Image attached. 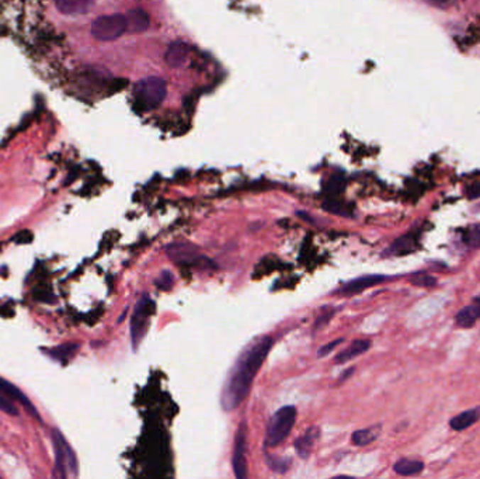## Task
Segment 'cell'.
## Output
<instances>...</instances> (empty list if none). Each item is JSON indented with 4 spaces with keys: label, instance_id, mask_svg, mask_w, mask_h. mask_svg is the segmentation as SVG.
Masks as SVG:
<instances>
[{
    "label": "cell",
    "instance_id": "6da1fadb",
    "mask_svg": "<svg viewBox=\"0 0 480 479\" xmlns=\"http://www.w3.org/2000/svg\"><path fill=\"white\" fill-rule=\"evenodd\" d=\"M273 343L271 336H260L240 352L228 372L221 394V405L225 412L235 411L249 397L254 378L267 359Z\"/></svg>",
    "mask_w": 480,
    "mask_h": 479
},
{
    "label": "cell",
    "instance_id": "7a4b0ae2",
    "mask_svg": "<svg viewBox=\"0 0 480 479\" xmlns=\"http://www.w3.org/2000/svg\"><path fill=\"white\" fill-rule=\"evenodd\" d=\"M297 408L293 405H287L280 408L271 418L267 424V433L264 446L266 448H274L280 446L291 433L294 429V424L297 421Z\"/></svg>",
    "mask_w": 480,
    "mask_h": 479
},
{
    "label": "cell",
    "instance_id": "3957f363",
    "mask_svg": "<svg viewBox=\"0 0 480 479\" xmlns=\"http://www.w3.org/2000/svg\"><path fill=\"white\" fill-rule=\"evenodd\" d=\"M155 311H156V303L149 296H142L139 300L136 301L132 316H131V322H129L131 343H132L133 350H138V348L143 342L149 330L151 319L155 315Z\"/></svg>",
    "mask_w": 480,
    "mask_h": 479
},
{
    "label": "cell",
    "instance_id": "277c9868",
    "mask_svg": "<svg viewBox=\"0 0 480 479\" xmlns=\"http://www.w3.org/2000/svg\"><path fill=\"white\" fill-rule=\"evenodd\" d=\"M53 446L55 451V471L54 475L57 478H67V477H76L79 473V463L76 458L75 451L66 441V438L62 436L58 429L53 430L51 434Z\"/></svg>",
    "mask_w": 480,
    "mask_h": 479
},
{
    "label": "cell",
    "instance_id": "5b68a950",
    "mask_svg": "<svg viewBox=\"0 0 480 479\" xmlns=\"http://www.w3.org/2000/svg\"><path fill=\"white\" fill-rule=\"evenodd\" d=\"M135 100L143 110L158 107L166 97V83L160 77H146L136 83Z\"/></svg>",
    "mask_w": 480,
    "mask_h": 479
},
{
    "label": "cell",
    "instance_id": "8992f818",
    "mask_svg": "<svg viewBox=\"0 0 480 479\" xmlns=\"http://www.w3.org/2000/svg\"><path fill=\"white\" fill-rule=\"evenodd\" d=\"M126 31V18L122 14H110L96 18L92 24V36L99 41H114Z\"/></svg>",
    "mask_w": 480,
    "mask_h": 479
},
{
    "label": "cell",
    "instance_id": "52a82bcc",
    "mask_svg": "<svg viewBox=\"0 0 480 479\" xmlns=\"http://www.w3.org/2000/svg\"><path fill=\"white\" fill-rule=\"evenodd\" d=\"M246 436H247V426L246 421H241L238 427L235 436V447H234V473L238 479H244L247 477V464H246Z\"/></svg>",
    "mask_w": 480,
    "mask_h": 479
},
{
    "label": "cell",
    "instance_id": "ba28073f",
    "mask_svg": "<svg viewBox=\"0 0 480 479\" xmlns=\"http://www.w3.org/2000/svg\"><path fill=\"white\" fill-rule=\"evenodd\" d=\"M420 231L412 230L406 235L393 240L391 246L383 252V256H406L420 249Z\"/></svg>",
    "mask_w": 480,
    "mask_h": 479
},
{
    "label": "cell",
    "instance_id": "9c48e42d",
    "mask_svg": "<svg viewBox=\"0 0 480 479\" xmlns=\"http://www.w3.org/2000/svg\"><path fill=\"white\" fill-rule=\"evenodd\" d=\"M198 249L191 244V243H170L166 246V253L170 257V260H173L178 264H185V263H198V262H204L208 257H204L201 254L197 253Z\"/></svg>",
    "mask_w": 480,
    "mask_h": 479
},
{
    "label": "cell",
    "instance_id": "30bf717a",
    "mask_svg": "<svg viewBox=\"0 0 480 479\" xmlns=\"http://www.w3.org/2000/svg\"><path fill=\"white\" fill-rule=\"evenodd\" d=\"M386 280V276L383 274H368V276H361L354 280H350L349 283H346L340 290L339 294L342 297H353L361 294L362 291L375 287L381 283H383Z\"/></svg>",
    "mask_w": 480,
    "mask_h": 479
},
{
    "label": "cell",
    "instance_id": "8fae6325",
    "mask_svg": "<svg viewBox=\"0 0 480 479\" xmlns=\"http://www.w3.org/2000/svg\"><path fill=\"white\" fill-rule=\"evenodd\" d=\"M320 437V427L319 426H310L305 430V433L295 440V451L302 460L309 458V456L313 451V447L316 441Z\"/></svg>",
    "mask_w": 480,
    "mask_h": 479
},
{
    "label": "cell",
    "instance_id": "7c38bea8",
    "mask_svg": "<svg viewBox=\"0 0 480 479\" xmlns=\"http://www.w3.org/2000/svg\"><path fill=\"white\" fill-rule=\"evenodd\" d=\"M0 392H3V394H6L7 397H10L14 402L21 404V405L24 407V409H26L31 416L40 419L36 407L28 401V398H27V397H26L16 385H13L11 382L6 381V380L1 378V377H0Z\"/></svg>",
    "mask_w": 480,
    "mask_h": 479
},
{
    "label": "cell",
    "instance_id": "4fadbf2b",
    "mask_svg": "<svg viewBox=\"0 0 480 479\" xmlns=\"http://www.w3.org/2000/svg\"><path fill=\"white\" fill-rule=\"evenodd\" d=\"M57 9L66 16L86 14L94 6V0H55Z\"/></svg>",
    "mask_w": 480,
    "mask_h": 479
},
{
    "label": "cell",
    "instance_id": "5bb4252c",
    "mask_svg": "<svg viewBox=\"0 0 480 479\" xmlns=\"http://www.w3.org/2000/svg\"><path fill=\"white\" fill-rule=\"evenodd\" d=\"M479 319L480 305L476 302L472 303V305L464 306L455 315V323H457L458 328H462V329L474 328Z\"/></svg>",
    "mask_w": 480,
    "mask_h": 479
},
{
    "label": "cell",
    "instance_id": "9a60e30c",
    "mask_svg": "<svg viewBox=\"0 0 480 479\" xmlns=\"http://www.w3.org/2000/svg\"><path fill=\"white\" fill-rule=\"evenodd\" d=\"M190 45L182 43V41H176L170 44V47L166 51V62L172 68H180L184 66V63L190 57Z\"/></svg>",
    "mask_w": 480,
    "mask_h": 479
},
{
    "label": "cell",
    "instance_id": "2e32d148",
    "mask_svg": "<svg viewBox=\"0 0 480 479\" xmlns=\"http://www.w3.org/2000/svg\"><path fill=\"white\" fill-rule=\"evenodd\" d=\"M369 349H371V340H364V339L354 340L347 349H344L343 352H340L336 356L334 362L336 364H346L351 360L357 359L361 355L366 353Z\"/></svg>",
    "mask_w": 480,
    "mask_h": 479
},
{
    "label": "cell",
    "instance_id": "e0dca14e",
    "mask_svg": "<svg viewBox=\"0 0 480 479\" xmlns=\"http://www.w3.org/2000/svg\"><path fill=\"white\" fill-rule=\"evenodd\" d=\"M479 419L480 407H476V408H472V409H467V411L461 412L459 415L454 416L452 419L449 420V427L454 431H464V430L469 429L471 426H474Z\"/></svg>",
    "mask_w": 480,
    "mask_h": 479
},
{
    "label": "cell",
    "instance_id": "ac0fdd59",
    "mask_svg": "<svg viewBox=\"0 0 480 479\" xmlns=\"http://www.w3.org/2000/svg\"><path fill=\"white\" fill-rule=\"evenodd\" d=\"M381 433H382V424L381 423L373 424V426L366 427V429L356 430L351 436V443L357 447H365V446L373 443L375 440H378Z\"/></svg>",
    "mask_w": 480,
    "mask_h": 479
},
{
    "label": "cell",
    "instance_id": "d6986e66",
    "mask_svg": "<svg viewBox=\"0 0 480 479\" xmlns=\"http://www.w3.org/2000/svg\"><path fill=\"white\" fill-rule=\"evenodd\" d=\"M126 18V31L128 33H142L149 27V16L141 10V9H133L128 13Z\"/></svg>",
    "mask_w": 480,
    "mask_h": 479
},
{
    "label": "cell",
    "instance_id": "ffe728a7",
    "mask_svg": "<svg viewBox=\"0 0 480 479\" xmlns=\"http://www.w3.org/2000/svg\"><path fill=\"white\" fill-rule=\"evenodd\" d=\"M393 471L402 477L419 475L424 471V463L420 460H412V458L403 457L393 464Z\"/></svg>",
    "mask_w": 480,
    "mask_h": 479
},
{
    "label": "cell",
    "instance_id": "44dd1931",
    "mask_svg": "<svg viewBox=\"0 0 480 479\" xmlns=\"http://www.w3.org/2000/svg\"><path fill=\"white\" fill-rule=\"evenodd\" d=\"M80 345L77 343H67V345H62L58 346L53 350L48 352V355L57 361H60V364H67L70 360L75 357V355L79 352Z\"/></svg>",
    "mask_w": 480,
    "mask_h": 479
},
{
    "label": "cell",
    "instance_id": "7402d4cb",
    "mask_svg": "<svg viewBox=\"0 0 480 479\" xmlns=\"http://www.w3.org/2000/svg\"><path fill=\"white\" fill-rule=\"evenodd\" d=\"M462 242L471 249L480 247V224H474L465 228L462 231Z\"/></svg>",
    "mask_w": 480,
    "mask_h": 479
},
{
    "label": "cell",
    "instance_id": "603a6c76",
    "mask_svg": "<svg viewBox=\"0 0 480 479\" xmlns=\"http://www.w3.org/2000/svg\"><path fill=\"white\" fill-rule=\"evenodd\" d=\"M409 281H410L413 286L421 287V289H432V287H435L437 283H438V280H437L434 276H431V274H428V273H425V271H418V273H415V274L409 279Z\"/></svg>",
    "mask_w": 480,
    "mask_h": 479
},
{
    "label": "cell",
    "instance_id": "cb8c5ba5",
    "mask_svg": "<svg viewBox=\"0 0 480 479\" xmlns=\"http://www.w3.org/2000/svg\"><path fill=\"white\" fill-rule=\"evenodd\" d=\"M266 463H267L268 468L271 471L277 473V474H285V473H288V470L291 467V460L276 457V456H267Z\"/></svg>",
    "mask_w": 480,
    "mask_h": 479
},
{
    "label": "cell",
    "instance_id": "d4e9b609",
    "mask_svg": "<svg viewBox=\"0 0 480 479\" xmlns=\"http://www.w3.org/2000/svg\"><path fill=\"white\" fill-rule=\"evenodd\" d=\"M0 411L10 416H18V408L16 407L14 401L3 392H0Z\"/></svg>",
    "mask_w": 480,
    "mask_h": 479
},
{
    "label": "cell",
    "instance_id": "484cf974",
    "mask_svg": "<svg viewBox=\"0 0 480 479\" xmlns=\"http://www.w3.org/2000/svg\"><path fill=\"white\" fill-rule=\"evenodd\" d=\"M155 284H156L158 289H160V290H169V289L175 284L173 274H172L169 270L162 271V274H160L159 279L155 281Z\"/></svg>",
    "mask_w": 480,
    "mask_h": 479
},
{
    "label": "cell",
    "instance_id": "4316f807",
    "mask_svg": "<svg viewBox=\"0 0 480 479\" xmlns=\"http://www.w3.org/2000/svg\"><path fill=\"white\" fill-rule=\"evenodd\" d=\"M342 343H344V339H343V338L336 339V340H333V342L324 345L323 348H320V349L317 350V356H319V357H326V356H329V355H330L337 346H340Z\"/></svg>",
    "mask_w": 480,
    "mask_h": 479
},
{
    "label": "cell",
    "instance_id": "83f0119b",
    "mask_svg": "<svg viewBox=\"0 0 480 479\" xmlns=\"http://www.w3.org/2000/svg\"><path fill=\"white\" fill-rule=\"evenodd\" d=\"M421 1L435 9H448L455 3V0H421Z\"/></svg>",
    "mask_w": 480,
    "mask_h": 479
},
{
    "label": "cell",
    "instance_id": "f1b7e54d",
    "mask_svg": "<svg viewBox=\"0 0 480 479\" xmlns=\"http://www.w3.org/2000/svg\"><path fill=\"white\" fill-rule=\"evenodd\" d=\"M467 195L469 200H476L480 198V181L472 183L468 188H467Z\"/></svg>",
    "mask_w": 480,
    "mask_h": 479
},
{
    "label": "cell",
    "instance_id": "f546056e",
    "mask_svg": "<svg viewBox=\"0 0 480 479\" xmlns=\"http://www.w3.org/2000/svg\"><path fill=\"white\" fill-rule=\"evenodd\" d=\"M333 313H334V312L326 313V315H322L320 318H317V321H316V323H315V329H322L323 326H326V325L329 323V321L332 319Z\"/></svg>",
    "mask_w": 480,
    "mask_h": 479
},
{
    "label": "cell",
    "instance_id": "4dcf8cb0",
    "mask_svg": "<svg viewBox=\"0 0 480 479\" xmlns=\"http://www.w3.org/2000/svg\"><path fill=\"white\" fill-rule=\"evenodd\" d=\"M354 372V368H350V370H347L342 377H340V382H343V381H346L351 374Z\"/></svg>",
    "mask_w": 480,
    "mask_h": 479
}]
</instances>
